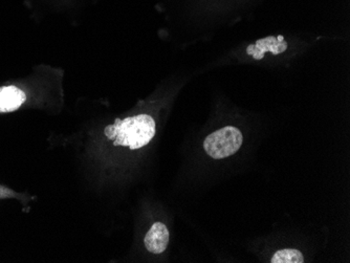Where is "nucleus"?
<instances>
[{"label": "nucleus", "instance_id": "nucleus-1", "mask_svg": "<svg viewBox=\"0 0 350 263\" xmlns=\"http://www.w3.org/2000/svg\"><path fill=\"white\" fill-rule=\"evenodd\" d=\"M105 135L115 140L116 146L129 147L131 150L149 144L155 135V122L148 115H139L125 120H116L105 128Z\"/></svg>", "mask_w": 350, "mask_h": 263}, {"label": "nucleus", "instance_id": "nucleus-6", "mask_svg": "<svg viewBox=\"0 0 350 263\" xmlns=\"http://www.w3.org/2000/svg\"><path fill=\"white\" fill-rule=\"evenodd\" d=\"M272 263H304V257L302 253L294 249H284L275 253L271 259Z\"/></svg>", "mask_w": 350, "mask_h": 263}, {"label": "nucleus", "instance_id": "nucleus-3", "mask_svg": "<svg viewBox=\"0 0 350 263\" xmlns=\"http://www.w3.org/2000/svg\"><path fill=\"white\" fill-rule=\"evenodd\" d=\"M288 49V43L285 42L283 36H269L260 39L255 44L247 46V54L256 60H260L265 57V53H272L273 55L281 54Z\"/></svg>", "mask_w": 350, "mask_h": 263}, {"label": "nucleus", "instance_id": "nucleus-4", "mask_svg": "<svg viewBox=\"0 0 350 263\" xmlns=\"http://www.w3.org/2000/svg\"><path fill=\"white\" fill-rule=\"evenodd\" d=\"M169 243L168 227L162 223H153L145 236V247L152 254H161L166 251Z\"/></svg>", "mask_w": 350, "mask_h": 263}, {"label": "nucleus", "instance_id": "nucleus-5", "mask_svg": "<svg viewBox=\"0 0 350 263\" xmlns=\"http://www.w3.org/2000/svg\"><path fill=\"white\" fill-rule=\"evenodd\" d=\"M27 100L25 92L17 86L0 87V113L17 111Z\"/></svg>", "mask_w": 350, "mask_h": 263}, {"label": "nucleus", "instance_id": "nucleus-2", "mask_svg": "<svg viewBox=\"0 0 350 263\" xmlns=\"http://www.w3.org/2000/svg\"><path fill=\"white\" fill-rule=\"evenodd\" d=\"M243 133L233 126L224 127L204 139V148L214 160L229 158L243 145Z\"/></svg>", "mask_w": 350, "mask_h": 263}]
</instances>
